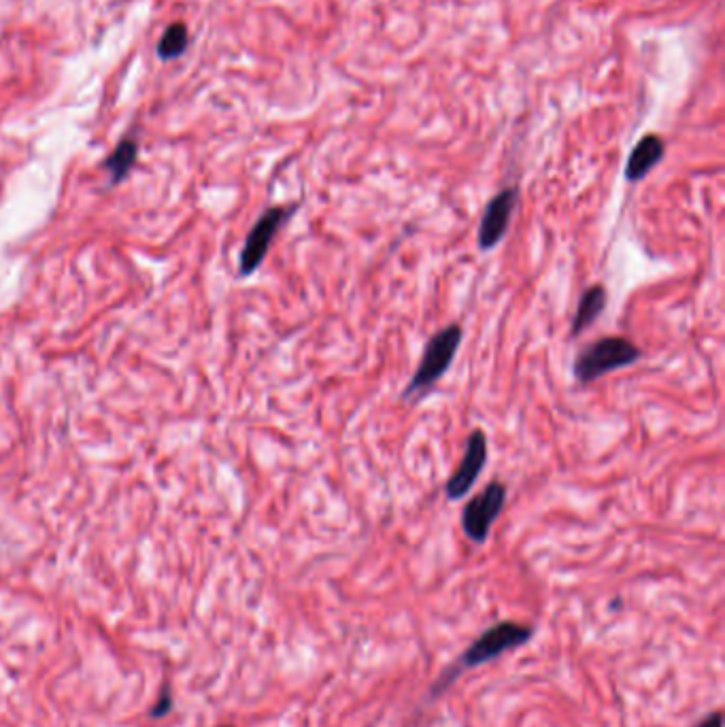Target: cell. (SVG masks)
<instances>
[{
  "label": "cell",
  "mask_w": 725,
  "mask_h": 727,
  "mask_svg": "<svg viewBox=\"0 0 725 727\" xmlns=\"http://www.w3.org/2000/svg\"><path fill=\"white\" fill-rule=\"evenodd\" d=\"M532 638H534V628L526 623L500 621L492 625L490 630H485L441 676H438L436 683L430 689V698L441 696L443 691H447L455 681H458V676L462 672L475 670L487 662H494V659L502 657L504 653L528 645Z\"/></svg>",
  "instance_id": "6da1fadb"
},
{
  "label": "cell",
  "mask_w": 725,
  "mask_h": 727,
  "mask_svg": "<svg viewBox=\"0 0 725 727\" xmlns=\"http://www.w3.org/2000/svg\"><path fill=\"white\" fill-rule=\"evenodd\" d=\"M462 338L464 330L460 324H449L430 336V341L426 343L424 353H421V360L409 385L404 387L400 394L404 402H419L424 400V396L430 390H434L436 383L441 381L453 366L455 355H458L462 345Z\"/></svg>",
  "instance_id": "7a4b0ae2"
},
{
  "label": "cell",
  "mask_w": 725,
  "mask_h": 727,
  "mask_svg": "<svg viewBox=\"0 0 725 727\" xmlns=\"http://www.w3.org/2000/svg\"><path fill=\"white\" fill-rule=\"evenodd\" d=\"M696 727H723V715H721V713L708 715V717H706V719H702Z\"/></svg>",
  "instance_id": "7c38bea8"
},
{
  "label": "cell",
  "mask_w": 725,
  "mask_h": 727,
  "mask_svg": "<svg viewBox=\"0 0 725 727\" xmlns=\"http://www.w3.org/2000/svg\"><path fill=\"white\" fill-rule=\"evenodd\" d=\"M222 727H232V725H222Z\"/></svg>",
  "instance_id": "4fadbf2b"
},
{
  "label": "cell",
  "mask_w": 725,
  "mask_h": 727,
  "mask_svg": "<svg viewBox=\"0 0 725 727\" xmlns=\"http://www.w3.org/2000/svg\"><path fill=\"white\" fill-rule=\"evenodd\" d=\"M139 158V143L134 139H124L117 143L113 154L105 160V168L111 177V183H120L126 179V175L132 171V166L137 164Z\"/></svg>",
  "instance_id": "30bf717a"
},
{
  "label": "cell",
  "mask_w": 725,
  "mask_h": 727,
  "mask_svg": "<svg viewBox=\"0 0 725 727\" xmlns=\"http://www.w3.org/2000/svg\"><path fill=\"white\" fill-rule=\"evenodd\" d=\"M190 45V32L183 22H175L164 30V35L158 43V56L162 60H175L185 54Z\"/></svg>",
  "instance_id": "8fae6325"
},
{
  "label": "cell",
  "mask_w": 725,
  "mask_h": 727,
  "mask_svg": "<svg viewBox=\"0 0 725 727\" xmlns=\"http://www.w3.org/2000/svg\"><path fill=\"white\" fill-rule=\"evenodd\" d=\"M485 464H487V436L481 428H477L468 434L460 466L451 472V477L445 485L447 500L451 502L464 500L470 494V489L479 481Z\"/></svg>",
  "instance_id": "52a82bcc"
},
{
  "label": "cell",
  "mask_w": 725,
  "mask_h": 727,
  "mask_svg": "<svg viewBox=\"0 0 725 727\" xmlns=\"http://www.w3.org/2000/svg\"><path fill=\"white\" fill-rule=\"evenodd\" d=\"M504 504H507V485L502 481L487 483L485 489L464 504L462 530L470 543L483 545L490 538L494 523L504 511Z\"/></svg>",
  "instance_id": "5b68a950"
},
{
  "label": "cell",
  "mask_w": 725,
  "mask_h": 727,
  "mask_svg": "<svg viewBox=\"0 0 725 727\" xmlns=\"http://www.w3.org/2000/svg\"><path fill=\"white\" fill-rule=\"evenodd\" d=\"M517 205H519L517 185L500 190L490 202H487L477 230V245L481 251H492L502 243L513 222Z\"/></svg>",
  "instance_id": "8992f818"
},
{
  "label": "cell",
  "mask_w": 725,
  "mask_h": 727,
  "mask_svg": "<svg viewBox=\"0 0 725 727\" xmlns=\"http://www.w3.org/2000/svg\"><path fill=\"white\" fill-rule=\"evenodd\" d=\"M666 154V143L660 134H647V137L640 139L626 164V179L630 183L643 181L653 168L664 160Z\"/></svg>",
  "instance_id": "ba28073f"
},
{
  "label": "cell",
  "mask_w": 725,
  "mask_h": 727,
  "mask_svg": "<svg viewBox=\"0 0 725 727\" xmlns=\"http://www.w3.org/2000/svg\"><path fill=\"white\" fill-rule=\"evenodd\" d=\"M606 302H609V294H606L604 285H600V283L589 285L579 298L577 313H575V317H572V324H570V336L577 338L587 328H592L600 319V315L604 313Z\"/></svg>",
  "instance_id": "9c48e42d"
},
{
  "label": "cell",
  "mask_w": 725,
  "mask_h": 727,
  "mask_svg": "<svg viewBox=\"0 0 725 727\" xmlns=\"http://www.w3.org/2000/svg\"><path fill=\"white\" fill-rule=\"evenodd\" d=\"M298 207H300L298 202H294V205H277L266 209L260 215L258 222L251 226L239 260L241 277H251L262 266V262L266 260V253L271 251V245L277 239V234L296 215Z\"/></svg>",
  "instance_id": "277c9868"
},
{
  "label": "cell",
  "mask_w": 725,
  "mask_h": 727,
  "mask_svg": "<svg viewBox=\"0 0 725 727\" xmlns=\"http://www.w3.org/2000/svg\"><path fill=\"white\" fill-rule=\"evenodd\" d=\"M640 358H643V351L626 336H602L577 353L572 375L579 383H594L615 370L636 364Z\"/></svg>",
  "instance_id": "3957f363"
}]
</instances>
